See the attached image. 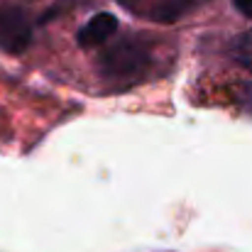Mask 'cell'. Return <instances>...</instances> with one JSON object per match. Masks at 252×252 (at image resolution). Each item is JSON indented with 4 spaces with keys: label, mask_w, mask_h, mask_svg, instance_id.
Returning a JSON list of instances; mask_svg holds the SVG:
<instances>
[{
    "label": "cell",
    "mask_w": 252,
    "mask_h": 252,
    "mask_svg": "<svg viewBox=\"0 0 252 252\" xmlns=\"http://www.w3.org/2000/svg\"><path fill=\"white\" fill-rule=\"evenodd\" d=\"M98 64H100V74L105 81L135 84L150 66V47L137 37H125L105 47Z\"/></svg>",
    "instance_id": "6da1fadb"
},
{
    "label": "cell",
    "mask_w": 252,
    "mask_h": 252,
    "mask_svg": "<svg viewBox=\"0 0 252 252\" xmlns=\"http://www.w3.org/2000/svg\"><path fill=\"white\" fill-rule=\"evenodd\" d=\"M32 39V20L27 10L17 5H2L0 7V49L17 54L22 52Z\"/></svg>",
    "instance_id": "7a4b0ae2"
},
{
    "label": "cell",
    "mask_w": 252,
    "mask_h": 252,
    "mask_svg": "<svg viewBox=\"0 0 252 252\" xmlns=\"http://www.w3.org/2000/svg\"><path fill=\"white\" fill-rule=\"evenodd\" d=\"M115 34H118V17L110 12H98L79 30L76 39L84 49H95L105 47V42H110Z\"/></svg>",
    "instance_id": "3957f363"
},
{
    "label": "cell",
    "mask_w": 252,
    "mask_h": 252,
    "mask_svg": "<svg viewBox=\"0 0 252 252\" xmlns=\"http://www.w3.org/2000/svg\"><path fill=\"white\" fill-rule=\"evenodd\" d=\"M191 5H193V0H157V2H152V10L147 15L152 20H159V22H174Z\"/></svg>",
    "instance_id": "277c9868"
},
{
    "label": "cell",
    "mask_w": 252,
    "mask_h": 252,
    "mask_svg": "<svg viewBox=\"0 0 252 252\" xmlns=\"http://www.w3.org/2000/svg\"><path fill=\"white\" fill-rule=\"evenodd\" d=\"M230 57H233L240 66L252 69V30L238 34V37L233 39V44H230Z\"/></svg>",
    "instance_id": "5b68a950"
},
{
    "label": "cell",
    "mask_w": 252,
    "mask_h": 252,
    "mask_svg": "<svg viewBox=\"0 0 252 252\" xmlns=\"http://www.w3.org/2000/svg\"><path fill=\"white\" fill-rule=\"evenodd\" d=\"M233 5H235V10H238L243 17L252 20V0H233Z\"/></svg>",
    "instance_id": "8992f818"
},
{
    "label": "cell",
    "mask_w": 252,
    "mask_h": 252,
    "mask_svg": "<svg viewBox=\"0 0 252 252\" xmlns=\"http://www.w3.org/2000/svg\"><path fill=\"white\" fill-rule=\"evenodd\" d=\"M245 105H248V108L252 110V84L245 88Z\"/></svg>",
    "instance_id": "52a82bcc"
}]
</instances>
